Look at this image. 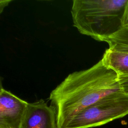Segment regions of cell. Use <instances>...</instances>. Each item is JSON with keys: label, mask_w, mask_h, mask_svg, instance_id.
<instances>
[{"label": "cell", "mask_w": 128, "mask_h": 128, "mask_svg": "<svg viewBox=\"0 0 128 128\" xmlns=\"http://www.w3.org/2000/svg\"><path fill=\"white\" fill-rule=\"evenodd\" d=\"M120 89L118 73L100 60L92 67L68 75L50 95L58 128L74 114Z\"/></svg>", "instance_id": "cell-1"}, {"label": "cell", "mask_w": 128, "mask_h": 128, "mask_svg": "<svg viewBox=\"0 0 128 128\" xmlns=\"http://www.w3.org/2000/svg\"><path fill=\"white\" fill-rule=\"evenodd\" d=\"M128 0H74L73 25L78 32L102 42L122 28L121 19Z\"/></svg>", "instance_id": "cell-2"}, {"label": "cell", "mask_w": 128, "mask_h": 128, "mask_svg": "<svg viewBox=\"0 0 128 128\" xmlns=\"http://www.w3.org/2000/svg\"><path fill=\"white\" fill-rule=\"evenodd\" d=\"M128 114V95L120 90L79 112L58 128L96 127Z\"/></svg>", "instance_id": "cell-3"}, {"label": "cell", "mask_w": 128, "mask_h": 128, "mask_svg": "<svg viewBox=\"0 0 128 128\" xmlns=\"http://www.w3.org/2000/svg\"><path fill=\"white\" fill-rule=\"evenodd\" d=\"M28 104L1 86L0 128H20Z\"/></svg>", "instance_id": "cell-4"}, {"label": "cell", "mask_w": 128, "mask_h": 128, "mask_svg": "<svg viewBox=\"0 0 128 128\" xmlns=\"http://www.w3.org/2000/svg\"><path fill=\"white\" fill-rule=\"evenodd\" d=\"M20 128H58L55 107L43 100L28 103Z\"/></svg>", "instance_id": "cell-5"}, {"label": "cell", "mask_w": 128, "mask_h": 128, "mask_svg": "<svg viewBox=\"0 0 128 128\" xmlns=\"http://www.w3.org/2000/svg\"><path fill=\"white\" fill-rule=\"evenodd\" d=\"M102 60L106 66L115 70L118 74H128V53L108 48Z\"/></svg>", "instance_id": "cell-6"}, {"label": "cell", "mask_w": 128, "mask_h": 128, "mask_svg": "<svg viewBox=\"0 0 128 128\" xmlns=\"http://www.w3.org/2000/svg\"><path fill=\"white\" fill-rule=\"evenodd\" d=\"M102 42H106L109 46H118L128 48V28H122Z\"/></svg>", "instance_id": "cell-7"}, {"label": "cell", "mask_w": 128, "mask_h": 128, "mask_svg": "<svg viewBox=\"0 0 128 128\" xmlns=\"http://www.w3.org/2000/svg\"><path fill=\"white\" fill-rule=\"evenodd\" d=\"M118 79L120 89L128 95V74H118Z\"/></svg>", "instance_id": "cell-8"}, {"label": "cell", "mask_w": 128, "mask_h": 128, "mask_svg": "<svg viewBox=\"0 0 128 128\" xmlns=\"http://www.w3.org/2000/svg\"><path fill=\"white\" fill-rule=\"evenodd\" d=\"M122 28H128V0L125 4L121 19Z\"/></svg>", "instance_id": "cell-9"}, {"label": "cell", "mask_w": 128, "mask_h": 128, "mask_svg": "<svg viewBox=\"0 0 128 128\" xmlns=\"http://www.w3.org/2000/svg\"><path fill=\"white\" fill-rule=\"evenodd\" d=\"M11 0H0V12H2L3 8H4L8 4V3L10 2Z\"/></svg>", "instance_id": "cell-10"}]
</instances>
